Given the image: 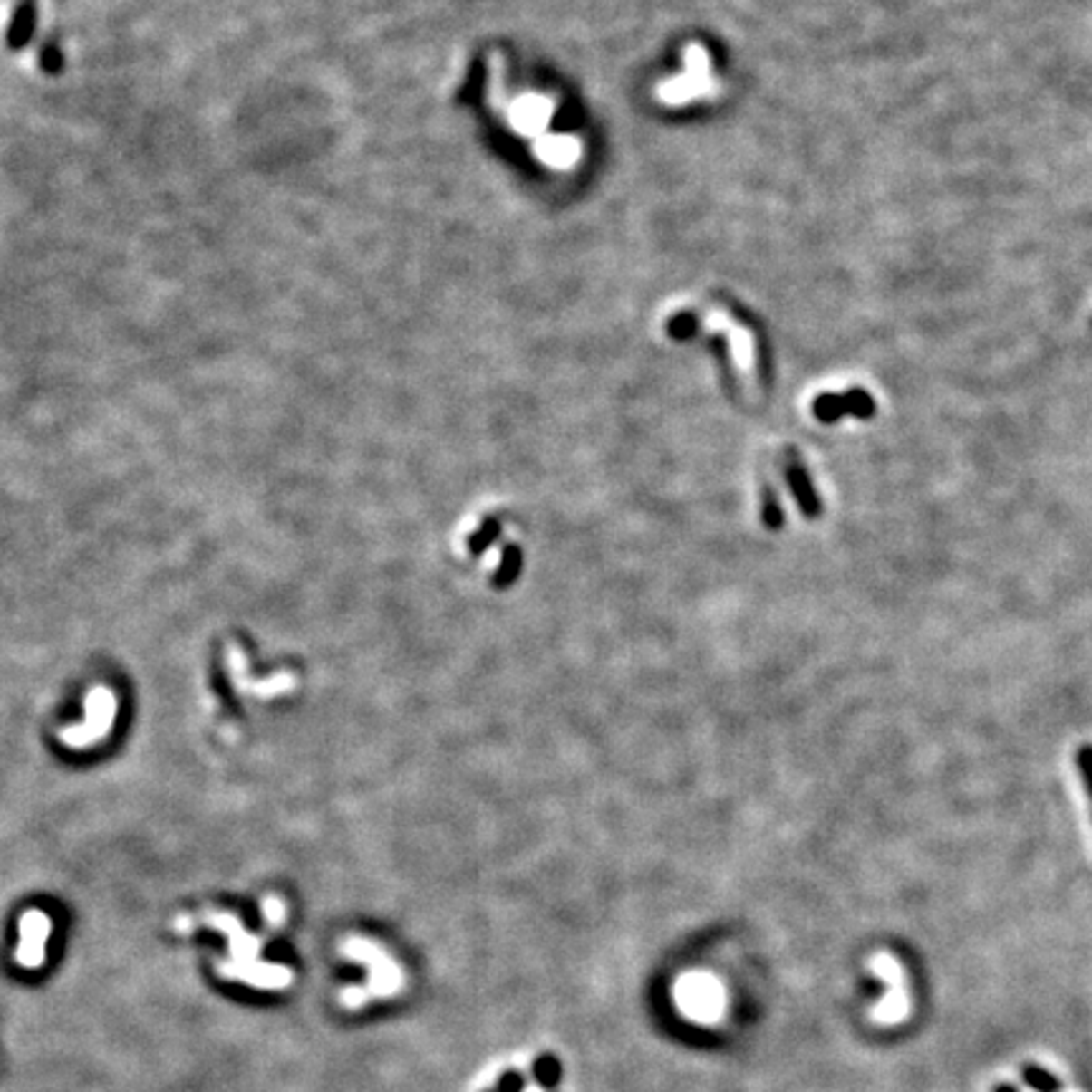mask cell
I'll return each instance as SVG.
<instances>
[{
  "label": "cell",
  "mask_w": 1092,
  "mask_h": 1092,
  "mask_svg": "<svg viewBox=\"0 0 1092 1092\" xmlns=\"http://www.w3.org/2000/svg\"><path fill=\"white\" fill-rule=\"evenodd\" d=\"M875 397L870 395L867 390H863V387H855V390H847V392H840V395L825 392V395L817 397L815 405H812L815 418L819 422H825V425H832V422H837L845 415L857 418V420H870L875 415Z\"/></svg>",
  "instance_id": "6da1fadb"
},
{
  "label": "cell",
  "mask_w": 1092,
  "mask_h": 1092,
  "mask_svg": "<svg viewBox=\"0 0 1092 1092\" xmlns=\"http://www.w3.org/2000/svg\"><path fill=\"white\" fill-rule=\"evenodd\" d=\"M51 936V921L46 913L28 911L21 918V943L15 951V961L24 969H41L46 961V943Z\"/></svg>",
  "instance_id": "7a4b0ae2"
},
{
  "label": "cell",
  "mask_w": 1092,
  "mask_h": 1092,
  "mask_svg": "<svg viewBox=\"0 0 1092 1092\" xmlns=\"http://www.w3.org/2000/svg\"><path fill=\"white\" fill-rule=\"evenodd\" d=\"M216 971L223 979H233V981H243L251 984L256 989H284L291 984V971L284 966H274V963H248L240 966L233 961H217Z\"/></svg>",
  "instance_id": "3957f363"
},
{
  "label": "cell",
  "mask_w": 1092,
  "mask_h": 1092,
  "mask_svg": "<svg viewBox=\"0 0 1092 1092\" xmlns=\"http://www.w3.org/2000/svg\"><path fill=\"white\" fill-rule=\"evenodd\" d=\"M205 923L210 925V928H216L217 933H223V936L228 938V949H230V956H233V963H240V966H248V963H256V956H258V941L243 928V925L238 923V918L236 915H230V913H223V911H216V913H208L203 918Z\"/></svg>",
  "instance_id": "277c9868"
},
{
  "label": "cell",
  "mask_w": 1092,
  "mask_h": 1092,
  "mask_svg": "<svg viewBox=\"0 0 1092 1092\" xmlns=\"http://www.w3.org/2000/svg\"><path fill=\"white\" fill-rule=\"evenodd\" d=\"M784 476H787L789 491H792L794 501H797V506H799V511H802L807 518L819 517V514H822V501H819V493H817L815 483H812L809 470H807L805 463L797 458V453H789V458H787V470H784Z\"/></svg>",
  "instance_id": "5b68a950"
},
{
  "label": "cell",
  "mask_w": 1092,
  "mask_h": 1092,
  "mask_svg": "<svg viewBox=\"0 0 1092 1092\" xmlns=\"http://www.w3.org/2000/svg\"><path fill=\"white\" fill-rule=\"evenodd\" d=\"M34 18H36V0H18V8L13 13L11 28H8V46L24 48L34 34Z\"/></svg>",
  "instance_id": "8992f818"
},
{
  "label": "cell",
  "mask_w": 1092,
  "mask_h": 1092,
  "mask_svg": "<svg viewBox=\"0 0 1092 1092\" xmlns=\"http://www.w3.org/2000/svg\"><path fill=\"white\" fill-rule=\"evenodd\" d=\"M521 565H524V552H521V546H518V544H508L504 549V556H501V566H498V572L493 576L496 587H508V585H514V579H517L518 572H521Z\"/></svg>",
  "instance_id": "52a82bcc"
},
{
  "label": "cell",
  "mask_w": 1092,
  "mask_h": 1092,
  "mask_svg": "<svg viewBox=\"0 0 1092 1092\" xmlns=\"http://www.w3.org/2000/svg\"><path fill=\"white\" fill-rule=\"evenodd\" d=\"M761 521L771 531H779L784 527V511H781L779 498L768 486H764V491H761Z\"/></svg>",
  "instance_id": "ba28073f"
},
{
  "label": "cell",
  "mask_w": 1092,
  "mask_h": 1092,
  "mask_svg": "<svg viewBox=\"0 0 1092 1092\" xmlns=\"http://www.w3.org/2000/svg\"><path fill=\"white\" fill-rule=\"evenodd\" d=\"M498 534H501V527H498V521L496 518H486L483 524H480V528L476 531V534H470L469 539V549L470 554H483L488 546H491L493 541L498 539Z\"/></svg>",
  "instance_id": "9c48e42d"
},
{
  "label": "cell",
  "mask_w": 1092,
  "mask_h": 1092,
  "mask_svg": "<svg viewBox=\"0 0 1092 1092\" xmlns=\"http://www.w3.org/2000/svg\"><path fill=\"white\" fill-rule=\"evenodd\" d=\"M1024 1082L1029 1085V1087H1034L1037 1092H1057L1059 1090V1080H1057L1052 1072H1047V1069L1042 1068H1024Z\"/></svg>",
  "instance_id": "30bf717a"
},
{
  "label": "cell",
  "mask_w": 1092,
  "mask_h": 1092,
  "mask_svg": "<svg viewBox=\"0 0 1092 1092\" xmlns=\"http://www.w3.org/2000/svg\"><path fill=\"white\" fill-rule=\"evenodd\" d=\"M1075 761H1078V768H1080V779L1082 787H1085V794H1087V799H1090L1092 805V744H1082L1080 749H1078Z\"/></svg>",
  "instance_id": "8fae6325"
},
{
  "label": "cell",
  "mask_w": 1092,
  "mask_h": 1092,
  "mask_svg": "<svg viewBox=\"0 0 1092 1092\" xmlns=\"http://www.w3.org/2000/svg\"><path fill=\"white\" fill-rule=\"evenodd\" d=\"M41 66H43L48 73H56L61 69V53L53 43H48V46L43 48V53H41Z\"/></svg>",
  "instance_id": "7c38bea8"
},
{
  "label": "cell",
  "mask_w": 1092,
  "mask_h": 1092,
  "mask_svg": "<svg viewBox=\"0 0 1092 1092\" xmlns=\"http://www.w3.org/2000/svg\"><path fill=\"white\" fill-rule=\"evenodd\" d=\"M997 1092H1017V1087H1011V1085H999Z\"/></svg>",
  "instance_id": "4fadbf2b"
}]
</instances>
